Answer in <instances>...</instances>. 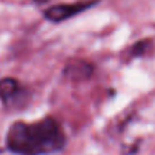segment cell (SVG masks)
I'll return each mask as SVG.
<instances>
[{
  "instance_id": "obj_1",
  "label": "cell",
  "mask_w": 155,
  "mask_h": 155,
  "mask_svg": "<svg viewBox=\"0 0 155 155\" xmlns=\"http://www.w3.org/2000/svg\"><path fill=\"white\" fill-rule=\"evenodd\" d=\"M65 145L64 130L52 116L33 122L16 121L6 133V147L15 155H53Z\"/></svg>"
},
{
  "instance_id": "obj_2",
  "label": "cell",
  "mask_w": 155,
  "mask_h": 155,
  "mask_svg": "<svg viewBox=\"0 0 155 155\" xmlns=\"http://www.w3.org/2000/svg\"><path fill=\"white\" fill-rule=\"evenodd\" d=\"M29 99L27 88L15 78L0 79V101L7 109L23 108Z\"/></svg>"
},
{
  "instance_id": "obj_3",
  "label": "cell",
  "mask_w": 155,
  "mask_h": 155,
  "mask_svg": "<svg viewBox=\"0 0 155 155\" xmlns=\"http://www.w3.org/2000/svg\"><path fill=\"white\" fill-rule=\"evenodd\" d=\"M98 2L99 0H79L68 4H57L47 7L44 11V17L52 23H62L87 11L88 8H92Z\"/></svg>"
},
{
  "instance_id": "obj_4",
  "label": "cell",
  "mask_w": 155,
  "mask_h": 155,
  "mask_svg": "<svg viewBox=\"0 0 155 155\" xmlns=\"http://www.w3.org/2000/svg\"><path fill=\"white\" fill-rule=\"evenodd\" d=\"M94 71V67L81 58H73L71 61L68 62V64L64 68V75L75 82L85 81L92 76Z\"/></svg>"
},
{
  "instance_id": "obj_5",
  "label": "cell",
  "mask_w": 155,
  "mask_h": 155,
  "mask_svg": "<svg viewBox=\"0 0 155 155\" xmlns=\"http://www.w3.org/2000/svg\"><path fill=\"white\" fill-rule=\"evenodd\" d=\"M154 47V41L151 39H142L136 41L128 50V57L137 58V57H144L149 51H151Z\"/></svg>"
},
{
  "instance_id": "obj_6",
  "label": "cell",
  "mask_w": 155,
  "mask_h": 155,
  "mask_svg": "<svg viewBox=\"0 0 155 155\" xmlns=\"http://www.w3.org/2000/svg\"><path fill=\"white\" fill-rule=\"evenodd\" d=\"M31 1H34L35 4H39V5H40V4H45V2H47L48 0H31Z\"/></svg>"
}]
</instances>
